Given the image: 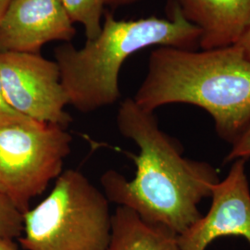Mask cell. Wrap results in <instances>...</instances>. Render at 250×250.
Segmentation results:
<instances>
[{
	"label": "cell",
	"instance_id": "cell-9",
	"mask_svg": "<svg viewBox=\"0 0 250 250\" xmlns=\"http://www.w3.org/2000/svg\"><path fill=\"white\" fill-rule=\"evenodd\" d=\"M200 31L198 46L234 45L250 27V0H172Z\"/></svg>",
	"mask_w": 250,
	"mask_h": 250
},
{
	"label": "cell",
	"instance_id": "cell-7",
	"mask_svg": "<svg viewBox=\"0 0 250 250\" xmlns=\"http://www.w3.org/2000/svg\"><path fill=\"white\" fill-rule=\"evenodd\" d=\"M247 160L232 161L224 180L211 191V204L201 216L178 235L180 250H206L216 239L241 236L250 244V188L246 172Z\"/></svg>",
	"mask_w": 250,
	"mask_h": 250
},
{
	"label": "cell",
	"instance_id": "cell-6",
	"mask_svg": "<svg viewBox=\"0 0 250 250\" xmlns=\"http://www.w3.org/2000/svg\"><path fill=\"white\" fill-rule=\"evenodd\" d=\"M0 80L9 105L38 123L67 129L72 118L61 70L41 53H0Z\"/></svg>",
	"mask_w": 250,
	"mask_h": 250
},
{
	"label": "cell",
	"instance_id": "cell-4",
	"mask_svg": "<svg viewBox=\"0 0 250 250\" xmlns=\"http://www.w3.org/2000/svg\"><path fill=\"white\" fill-rule=\"evenodd\" d=\"M22 250H107L110 202L83 173L63 170L50 193L22 214Z\"/></svg>",
	"mask_w": 250,
	"mask_h": 250
},
{
	"label": "cell",
	"instance_id": "cell-3",
	"mask_svg": "<svg viewBox=\"0 0 250 250\" xmlns=\"http://www.w3.org/2000/svg\"><path fill=\"white\" fill-rule=\"evenodd\" d=\"M170 18L151 16L117 20L104 15L102 30L77 49L64 43L54 50L69 105L90 113L116 103L121 97L119 76L125 61L152 45L191 49L198 45L200 31L171 1Z\"/></svg>",
	"mask_w": 250,
	"mask_h": 250
},
{
	"label": "cell",
	"instance_id": "cell-12",
	"mask_svg": "<svg viewBox=\"0 0 250 250\" xmlns=\"http://www.w3.org/2000/svg\"><path fill=\"white\" fill-rule=\"evenodd\" d=\"M23 230L22 213L9 200L0 195V236L14 240L21 236Z\"/></svg>",
	"mask_w": 250,
	"mask_h": 250
},
{
	"label": "cell",
	"instance_id": "cell-15",
	"mask_svg": "<svg viewBox=\"0 0 250 250\" xmlns=\"http://www.w3.org/2000/svg\"><path fill=\"white\" fill-rule=\"evenodd\" d=\"M234 45L238 47L243 54L250 60V27L245 33V35L240 38V40Z\"/></svg>",
	"mask_w": 250,
	"mask_h": 250
},
{
	"label": "cell",
	"instance_id": "cell-13",
	"mask_svg": "<svg viewBox=\"0 0 250 250\" xmlns=\"http://www.w3.org/2000/svg\"><path fill=\"white\" fill-rule=\"evenodd\" d=\"M36 122L27 117L21 115L11 107L7 101L4 95L2 83L0 80V126L17 125V124H28Z\"/></svg>",
	"mask_w": 250,
	"mask_h": 250
},
{
	"label": "cell",
	"instance_id": "cell-5",
	"mask_svg": "<svg viewBox=\"0 0 250 250\" xmlns=\"http://www.w3.org/2000/svg\"><path fill=\"white\" fill-rule=\"evenodd\" d=\"M66 129L38 122L0 126V195L21 213L63 171L72 151Z\"/></svg>",
	"mask_w": 250,
	"mask_h": 250
},
{
	"label": "cell",
	"instance_id": "cell-1",
	"mask_svg": "<svg viewBox=\"0 0 250 250\" xmlns=\"http://www.w3.org/2000/svg\"><path fill=\"white\" fill-rule=\"evenodd\" d=\"M121 134L134 141L139 154H129L136 167L128 180L114 170L101 178L110 203L134 210L145 222L181 234L202 216L201 201L211 196L220 182L218 170L206 161L186 158L176 139L163 132L154 112L139 107L133 98L118 109Z\"/></svg>",
	"mask_w": 250,
	"mask_h": 250
},
{
	"label": "cell",
	"instance_id": "cell-17",
	"mask_svg": "<svg viewBox=\"0 0 250 250\" xmlns=\"http://www.w3.org/2000/svg\"><path fill=\"white\" fill-rule=\"evenodd\" d=\"M137 0H105L106 5H109L112 7H119V6H124V5H127L130 3L135 2Z\"/></svg>",
	"mask_w": 250,
	"mask_h": 250
},
{
	"label": "cell",
	"instance_id": "cell-11",
	"mask_svg": "<svg viewBox=\"0 0 250 250\" xmlns=\"http://www.w3.org/2000/svg\"><path fill=\"white\" fill-rule=\"evenodd\" d=\"M72 23H80L86 40L96 39L101 33L105 0H61Z\"/></svg>",
	"mask_w": 250,
	"mask_h": 250
},
{
	"label": "cell",
	"instance_id": "cell-8",
	"mask_svg": "<svg viewBox=\"0 0 250 250\" xmlns=\"http://www.w3.org/2000/svg\"><path fill=\"white\" fill-rule=\"evenodd\" d=\"M75 34L61 0H12L0 21V53H40L49 42L70 43Z\"/></svg>",
	"mask_w": 250,
	"mask_h": 250
},
{
	"label": "cell",
	"instance_id": "cell-18",
	"mask_svg": "<svg viewBox=\"0 0 250 250\" xmlns=\"http://www.w3.org/2000/svg\"><path fill=\"white\" fill-rule=\"evenodd\" d=\"M12 0H0V21L4 17L7 9L9 8V4Z\"/></svg>",
	"mask_w": 250,
	"mask_h": 250
},
{
	"label": "cell",
	"instance_id": "cell-16",
	"mask_svg": "<svg viewBox=\"0 0 250 250\" xmlns=\"http://www.w3.org/2000/svg\"><path fill=\"white\" fill-rule=\"evenodd\" d=\"M0 250H20L13 240L0 236Z\"/></svg>",
	"mask_w": 250,
	"mask_h": 250
},
{
	"label": "cell",
	"instance_id": "cell-2",
	"mask_svg": "<svg viewBox=\"0 0 250 250\" xmlns=\"http://www.w3.org/2000/svg\"><path fill=\"white\" fill-rule=\"evenodd\" d=\"M133 99L148 112L170 104L201 107L232 146L250 125V60L235 45L199 51L160 46Z\"/></svg>",
	"mask_w": 250,
	"mask_h": 250
},
{
	"label": "cell",
	"instance_id": "cell-10",
	"mask_svg": "<svg viewBox=\"0 0 250 250\" xmlns=\"http://www.w3.org/2000/svg\"><path fill=\"white\" fill-rule=\"evenodd\" d=\"M107 250H180L178 234L145 222L128 208L118 207Z\"/></svg>",
	"mask_w": 250,
	"mask_h": 250
},
{
	"label": "cell",
	"instance_id": "cell-14",
	"mask_svg": "<svg viewBox=\"0 0 250 250\" xmlns=\"http://www.w3.org/2000/svg\"><path fill=\"white\" fill-rule=\"evenodd\" d=\"M238 159H250V125L244 134L232 144L230 152L226 155L224 162H232Z\"/></svg>",
	"mask_w": 250,
	"mask_h": 250
}]
</instances>
